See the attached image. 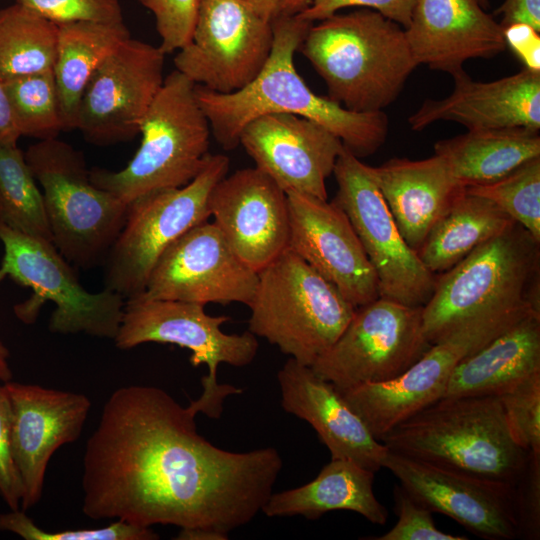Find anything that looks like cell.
I'll list each match as a JSON object with an SVG mask.
<instances>
[{"instance_id": "9a60e30c", "label": "cell", "mask_w": 540, "mask_h": 540, "mask_svg": "<svg viewBox=\"0 0 540 540\" xmlns=\"http://www.w3.org/2000/svg\"><path fill=\"white\" fill-rule=\"evenodd\" d=\"M272 23L241 0H200L190 42L174 57L196 85L228 94L251 83L273 46Z\"/></svg>"}, {"instance_id": "ffe728a7", "label": "cell", "mask_w": 540, "mask_h": 540, "mask_svg": "<svg viewBox=\"0 0 540 540\" xmlns=\"http://www.w3.org/2000/svg\"><path fill=\"white\" fill-rule=\"evenodd\" d=\"M288 248L332 283L355 308L380 296L376 272L344 211L333 201L286 193Z\"/></svg>"}, {"instance_id": "d590c367", "label": "cell", "mask_w": 540, "mask_h": 540, "mask_svg": "<svg viewBox=\"0 0 540 540\" xmlns=\"http://www.w3.org/2000/svg\"><path fill=\"white\" fill-rule=\"evenodd\" d=\"M0 531H7L25 540H156L159 535L151 527H141L115 520L100 528L47 531L21 509L0 513Z\"/></svg>"}, {"instance_id": "7dc6e473", "label": "cell", "mask_w": 540, "mask_h": 540, "mask_svg": "<svg viewBox=\"0 0 540 540\" xmlns=\"http://www.w3.org/2000/svg\"><path fill=\"white\" fill-rule=\"evenodd\" d=\"M256 13L269 22H273L281 14L282 0H241Z\"/></svg>"}, {"instance_id": "277c9868", "label": "cell", "mask_w": 540, "mask_h": 540, "mask_svg": "<svg viewBox=\"0 0 540 540\" xmlns=\"http://www.w3.org/2000/svg\"><path fill=\"white\" fill-rule=\"evenodd\" d=\"M389 451L514 485L527 457L498 396L442 397L379 439Z\"/></svg>"}, {"instance_id": "8992f818", "label": "cell", "mask_w": 540, "mask_h": 540, "mask_svg": "<svg viewBox=\"0 0 540 540\" xmlns=\"http://www.w3.org/2000/svg\"><path fill=\"white\" fill-rule=\"evenodd\" d=\"M540 241L515 222L438 274L422 324L432 344L476 315L539 303Z\"/></svg>"}, {"instance_id": "7402d4cb", "label": "cell", "mask_w": 540, "mask_h": 540, "mask_svg": "<svg viewBox=\"0 0 540 540\" xmlns=\"http://www.w3.org/2000/svg\"><path fill=\"white\" fill-rule=\"evenodd\" d=\"M210 212L236 255L255 272L288 247L287 194L256 167L222 178L210 195Z\"/></svg>"}, {"instance_id": "7bdbcfd3", "label": "cell", "mask_w": 540, "mask_h": 540, "mask_svg": "<svg viewBox=\"0 0 540 540\" xmlns=\"http://www.w3.org/2000/svg\"><path fill=\"white\" fill-rule=\"evenodd\" d=\"M0 496L10 510L20 509L23 485L12 454L11 408L2 382H0Z\"/></svg>"}, {"instance_id": "f35d334b", "label": "cell", "mask_w": 540, "mask_h": 540, "mask_svg": "<svg viewBox=\"0 0 540 540\" xmlns=\"http://www.w3.org/2000/svg\"><path fill=\"white\" fill-rule=\"evenodd\" d=\"M396 524L374 540H466V537L452 535L439 530L432 512L415 500L401 485L394 487Z\"/></svg>"}, {"instance_id": "2e32d148", "label": "cell", "mask_w": 540, "mask_h": 540, "mask_svg": "<svg viewBox=\"0 0 540 540\" xmlns=\"http://www.w3.org/2000/svg\"><path fill=\"white\" fill-rule=\"evenodd\" d=\"M165 54L159 47L124 41L95 70L81 99L77 129L99 146L133 139L159 92Z\"/></svg>"}, {"instance_id": "74e56055", "label": "cell", "mask_w": 540, "mask_h": 540, "mask_svg": "<svg viewBox=\"0 0 540 540\" xmlns=\"http://www.w3.org/2000/svg\"><path fill=\"white\" fill-rule=\"evenodd\" d=\"M152 12L166 54L186 46L192 37L200 0H139Z\"/></svg>"}, {"instance_id": "cb8c5ba5", "label": "cell", "mask_w": 540, "mask_h": 540, "mask_svg": "<svg viewBox=\"0 0 540 540\" xmlns=\"http://www.w3.org/2000/svg\"><path fill=\"white\" fill-rule=\"evenodd\" d=\"M405 35L418 65L451 76L476 58H493L507 45L503 28L478 0H417Z\"/></svg>"}, {"instance_id": "8fae6325", "label": "cell", "mask_w": 540, "mask_h": 540, "mask_svg": "<svg viewBox=\"0 0 540 540\" xmlns=\"http://www.w3.org/2000/svg\"><path fill=\"white\" fill-rule=\"evenodd\" d=\"M532 311L540 308L524 303L471 317L432 343L400 376L339 391L379 440L398 423L440 399L463 358Z\"/></svg>"}, {"instance_id": "484cf974", "label": "cell", "mask_w": 540, "mask_h": 540, "mask_svg": "<svg viewBox=\"0 0 540 540\" xmlns=\"http://www.w3.org/2000/svg\"><path fill=\"white\" fill-rule=\"evenodd\" d=\"M369 170L401 236L416 252L466 189L436 154L421 160L391 158Z\"/></svg>"}, {"instance_id": "e575fe53", "label": "cell", "mask_w": 540, "mask_h": 540, "mask_svg": "<svg viewBox=\"0 0 540 540\" xmlns=\"http://www.w3.org/2000/svg\"><path fill=\"white\" fill-rule=\"evenodd\" d=\"M466 191L492 201L540 241V156L494 182Z\"/></svg>"}, {"instance_id": "816d5d0a", "label": "cell", "mask_w": 540, "mask_h": 540, "mask_svg": "<svg viewBox=\"0 0 540 540\" xmlns=\"http://www.w3.org/2000/svg\"><path fill=\"white\" fill-rule=\"evenodd\" d=\"M478 1L481 4V6L485 9L489 6V0H478Z\"/></svg>"}, {"instance_id": "f6af8a7d", "label": "cell", "mask_w": 540, "mask_h": 540, "mask_svg": "<svg viewBox=\"0 0 540 540\" xmlns=\"http://www.w3.org/2000/svg\"><path fill=\"white\" fill-rule=\"evenodd\" d=\"M495 14L501 16L502 28L525 23L540 32V0H504Z\"/></svg>"}, {"instance_id": "60d3db41", "label": "cell", "mask_w": 540, "mask_h": 540, "mask_svg": "<svg viewBox=\"0 0 540 540\" xmlns=\"http://www.w3.org/2000/svg\"><path fill=\"white\" fill-rule=\"evenodd\" d=\"M517 538H540V453L529 451L513 485Z\"/></svg>"}, {"instance_id": "ab89813d", "label": "cell", "mask_w": 540, "mask_h": 540, "mask_svg": "<svg viewBox=\"0 0 540 540\" xmlns=\"http://www.w3.org/2000/svg\"><path fill=\"white\" fill-rule=\"evenodd\" d=\"M55 24L75 21L120 23L119 0H16Z\"/></svg>"}, {"instance_id": "f1b7e54d", "label": "cell", "mask_w": 540, "mask_h": 540, "mask_svg": "<svg viewBox=\"0 0 540 540\" xmlns=\"http://www.w3.org/2000/svg\"><path fill=\"white\" fill-rule=\"evenodd\" d=\"M434 154L465 188L494 182L540 156L539 130L525 127L468 130L439 140Z\"/></svg>"}, {"instance_id": "d4e9b609", "label": "cell", "mask_w": 540, "mask_h": 540, "mask_svg": "<svg viewBox=\"0 0 540 540\" xmlns=\"http://www.w3.org/2000/svg\"><path fill=\"white\" fill-rule=\"evenodd\" d=\"M452 78L454 87L447 97L426 99L409 116L412 130L421 131L437 121L457 122L467 130L540 129V72L524 68L483 82L473 80L464 70Z\"/></svg>"}, {"instance_id": "4316f807", "label": "cell", "mask_w": 540, "mask_h": 540, "mask_svg": "<svg viewBox=\"0 0 540 540\" xmlns=\"http://www.w3.org/2000/svg\"><path fill=\"white\" fill-rule=\"evenodd\" d=\"M538 371L540 311H532L463 358L442 397L499 396Z\"/></svg>"}, {"instance_id": "836d02e7", "label": "cell", "mask_w": 540, "mask_h": 540, "mask_svg": "<svg viewBox=\"0 0 540 540\" xmlns=\"http://www.w3.org/2000/svg\"><path fill=\"white\" fill-rule=\"evenodd\" d=\"M20 136L57 138L65 131L53 69L3 80Z\"/></svg>"}, {"instance_id": "7a4b0ae2", "label": "cell", "mask_w": 540, "mask_h": 540, "mask_svg": "<svg viewBox=\"0 0 540 540\" xmlns=\"http://www.w3.org/2000/svg\"><path fill=\"white\" fill-rule=\"evenodd\" d=\"M312 24L298 15L278 16L272 22L270 56L244 88L221 94L195 84V95L211 132L225 150L240 145V133L247 123L271 113L294 114L322 125L358 158L374 154L385 143L388 118L384 111H350L314 93L298 74L294 55Z\"/></svg>"}, {"instance_id": "bcb514c9", "label": "cell", "mask_w": 540, "mask_h": 540, "mask_svg": "<svg viewBox=\"0 0 540 540\" xmlns=\"http://www.w3.org/2000/svg\"><path fill=\"white\" fill-rule=\"evenodd\" d=\"M19 137L3 80L0 78V143H17Z\"/></svg>"}, {"instance_id": "e0dca14e", "label": "cell", "mask_w": 540, "mask_h": 540, "mask_svg": "<svg viewBox=\"0 0 540 540\" xmlns=\"http://www.w3.org/2000/svg\"><path fill=\"white\" fill-rule=\"evenodd\" d=\"M257 282L258 273L236 255L214 222L205 221L161 254L144 292L138 296L203 305L249 306Z\"/></svg>"}, {"instance_id": "6da1fadb", "label": "cell", "mask_w": 540, "mask_h": 540, "mask_svg": "<svg viewBox=\"0 0 540 540\" xmlns=\"http://www.w3.org/2000/svg\"><path fill=\"white\" fill-rule=\"evenodd\" d=\"M197 414L156 386L112 392L83 455V514L227 535L251 522L273 493L282 458L273 447L213 445L198 433Z\"/></svg>"}, {"instance_id": "d6986e66", "label": "cell", "mask_w": 540, "mask_h": 540, "mask_svg": "<svg viewBox=\"0 0 540 540\" xmlns=\"http://www.w3.org/2000/svg\"><path fill=\"white\" fill-rule=\"evenodd\" d=\"M11 408V447L27 511L42 497L48 463L61 446L78 440L90 399L81 393L12 380L4 383Z\"/></svg>"}, {"instance_id": "5b68a950", "label": "cell", "mask_w": 540, "mask_h": 540, "mask_svg": "<svg viewBox=\"0 0 540 540\" xmlns=\"http://www.w3.org/2000/svg\"><path fill=\"white\" fill-rule=\"evenodd\" d=\"M141 143L119 171L90 170L93 184L127 205L153 191L191 182L209 157L211 128L195 95V83L169 73L140 127Z\"/></svg>"}, {"instance_id": "f546056e", "label": "cell", "mask_w": 540, "mask_h": 540, "mask_svg": "<svg viewBox=\"0 0 540 540\" xmlns=\"http://www.w3.org/2000/svg\"><path fill=\"white\" fill-rule=\"evenodd\" d=\"M58 26L53 73L65 131L77 129L78 113L87 84L98 66L130 32L124 22L75 21Z\"/></svg>"}, {"instance_id": "8d00e7d4", "label": "cell", "mask_w": 540, "mask_h": 540, "mask_svg": "<svg viewBox=\"0 0 540 540\" xmlns=\"http://www.w3.org/2000/svg\"><path fill=\"white\" fill-rule=\"evenodd\" d=\"M498 397L515 442L527 452L540 453V371Z\"/></svg>"}, {"instance_id": "44dd1931", "label": "cell", "mask_w": 540, "mask_h": 540, "mask_svg": "<svg viewBox=\"0 0 540 540\" xmlns=\"http://www.w3.org/2000/svg\"><path fill=\"white\" fill-rule=\"evenodd\" d=\"M239 143L256 168L285 193L327 200L326 179L344 149L341 140L322 125L287 113L259 116L242 129Z\"/></svg>"}, {"instance_id": "603a6c76", "label": "cell", "mask_w": 540, "mask_h": 540, "mask_svg": "<svg viewBox=\"0 0 540 540\" xmlns=\"http://www.w3.org/2000/svg\"><path fill=\"white\" fill-rule=\"evenodd\" d=\"M277 379L282 408L314 428L331 459H348L374 473L383 468L388 448L331 382L293 358L284 363Z\"/></svg>"}, {"instance_id": "4fadbf2b", "label": "cell", "mask_w": 540, "mask_h": 540, "mask_svg": "<svg viewBox=\"0 0 540 540\" xmlns=\"http://www.w3.org/2000/svg\"><path fill=\"white\" fill-rule=\"evenodd\" d=\"M422 310L383 297L356 308L312 369L340 391L400 376L431 346L423 331Z\"/></svg>"}, {"instance_id": "5bb4252c", "label": "cell", "mask_w": 540, "mask_h": 540, "mask_svg": "<svg viewBox=\"0 0 540 540\" xmlns=\"http://www.w3.org/2000/svg\"><path fill=\"white\" fill-rule=\"evenodd\" d=\"M333 174L338 190L332 201L348 217L376 272L379 297L423 307L433 294L437 275L401 236L369 165L344 147Z\"/></svg>"}, {"instance_id": "3957f363", "label": "cell", "mask_w": 540, "mask_h": 540, "mask_svg": "<svg viewBox=\"0 0 540 540\" xmlns=\"http://www.w3.org/2000/svg\"><path fill=\"white\" fill-rule=\"evenodd\" d=\"M298 50L325 82L328 97L358 113L383 111L419 66L404 28L363 8L313 23Z\"/></svg>"}, {"instance_id": "1f68e13d", "label": "cell", "mask_w": 540, "mask_h": 540, "mask_svg": "<svg viewBox=\"0 0 540 540\" xmlns=\"http://www.w3.org/2000/svg\"><path fill=\"white\" fill-rule=\"evenodd\" d=\"M58 26L15 3L0 9V78L2 80L53 69Z\"/></svg>"}, {"instance_id": "d6a6232c", "label": "cell", "mask_w": 540, "mask_h": 540, "mask_svg": "<svg viewBox=\"0 0 540 540\" xmlns=\"http://www.w3.org/2000/svg\"><path fill=\"white\" fill-rule=\"evenodd\" d=\"M0 223L53 243L42 191L17 143H0Z\"/></svg>"}, {"instance_id": "83f0119b", "label": "cell", "mask_w": 540, "mask_h": 540, "mask_svg": "<svg viewBox=\"0 0 540 540\" xmlns=\"http://www.w3.org/2000/svg\"><path fill=\"white\" fill-rule=\"evenodd\" d=\"M375 473L348 459H331L316 478L297 488L272 493L261 512L268 517L320 518L335 510L356 512L383 525L388 510L373 492Z\"/></svg>"}, {"instance_id": "681fc988", "label": "cell", "mask_w": 540, "mask_h": 540, "mask_svg": "<svg viewBox=\"0 0 540 540\" xmlns=\"http://www.w3.org/2000/svg\"><path fill=\"white\" fill-rule=\"evenodd\" d=\"M10 352L0 339V382L5 383L12 380V370L9 365Z\"/></svg>"}, {"instance_id": "c3c4849f", "label": "cell", "mask_w": 540, "mask_h": 540, "mask_svg": "<svg viewBox=\"0 0 540 540\" xmlns=\"http://www.w3.org/2000/svg\"><path fill=\"white\" fill-rule=\"evenodd\" d=\"M228 538L227 534L201 528L180 529L175 537L178 540H226Z\"/></svg>"}, {"instance_id": "4dcf8cb0", "label": "cell", "mask_w": 540, "mask_h": 540, "mask_svg": "<svg viewBox=\"0 0 540 540\" xmlns=\"http://www.w3.org/2000/svg\"><path fill=\"white\" fill-rule=\"evenodd\" d=\"M515 221L492 201L465 191L432 228L417 254L438 275Z\"/></svg>"}, {"instance_id": "9c48e42d", "label": "cell", "mask_w": 540, "mask_h": 540, "mask_svg": "<svg viewBox=\"0 0 540 540\" xmlns=\"http://www.w3.org/2000/svg\"><path fill=\"white\" fill-rule=\"evenodd\" d=\"M4 255L0 281L9 276L32 289V295L14 306L15 316L33 324L42 306L53 302L48 328L56 334H78L114 339L118 333L126 299L104 288L87 291L70 264L52 242L12 230L0 223Z\"/></svg>"}, {"instance_id": "ba28073f", "label": "cell", "mask_w": 540, "mask_h": 540, "mask_svg": "<svg viewBox=\"0 0 540 540\" xmlns=\"http://www.w3.org/2000/svg\"><path fill=\"white\" fill-rule=\"evenodd\" d=\"M42 187L53 244L73 266L103 265L125 223L128 205L97 187L83 153L58 138L24 153Z\"/></svg>"}, {"instance_id": "7c38bea8", "label": "cell", "mask_w": 540, "mask_h": 540, "mask_svg": "<svg viewBox=\"0 0 540 540\" xmlns=\"http://www.w3.org/2000/svg\"><path fill=\"white\" fill-rule=\"evenodd\" d=\"M204 308L203 304L176 300L141 296L126 299L113 341L121 350L149 342L174 344L190 350L192 366L205 364L208 368L201 379L203 391L199 399L210 412H220L224 399L242 390L218 384L219 365L244 367L255 359L259 345L249 330L242 334L223 332L221 326L230 317L209 315Z\"/></svg>"}, {"instance_id": "30bf717a", "label": "cell", "mask_w": 540, "mask_h": 540, "mask_svg": "<svg viewBox=\"0 0 540 540\" xmlns=\"http://www.w3.org/2000/svg\"><path fill=\"white\" fill-rule=\"evenodd\" d=\"M229 165L226 155L210 153L201 172L185 186L153 191L130 202L103 263L104 288L125 299L143 293L161 254L188 230L208 221L211 192Z\"/></svg>"}, {"instance_id": "ac0fdd59", "label": "cell", "mask_w": 540, "mask_h": 540, "mask_svg": "<svg viewBox=\"0 0 540 540\" xmlns=\"http://www.w3.org/2000/svg\"><path fill=\"white\" fill-rule=\"evenodd\" d=\"M383 468L431 512L487 540L517 538L513 486L388 451Z\"/></svg>"}, {"instance_id": "f907efd6", "label": "cell", "mask_w": 540, "mask_h": 540, "mask_svg": "<svg viewBox=\"0 0 540 540\" xmlns=\"http://www.w3.org/2000/svg\"><path fill=\"white\" fill-rule=\"evenodd\" d=\"M313 0H282L280 15H296L306 9Z\"/></svg>"}, {"instance_id": "52a82bcc", "label": "cell", "mask_w": 540, "mask_h": 540, "mask_svg": "<svg viewBox=\"0 0 540 540\" xmlns=\"http://www.w3.org/2000/svg\"><path fill=\"white\" fill-rule=\"evenodd\" d=\"M248 307V330L307 366L331 348L356 309L288 247L258 272Z\"/></svg>"}, {"instance_id": "ee69618b", "label": "cell", "mask_w": 540, "mask_h": 540, "mask_svg": "<svg viewBox=\"0 0 540 540\" xmlns=\"http://www.w3.org/2000/svg\"><path fill=\"white\" fill-rule=\"evenodd\" d=\"M503 36L525 68L540 72V32L525 23H514L503 28Z\"/></svg>"}, {"instance_id": "b9f144b4", "label": "cell", "mask_w": 540, "mask_h": 540, "mask_svg": "<svg viewBox=\"0 0 540 540\" xmlns=\"http://www.w3.org/2000/svg\"><path fill=\"white\" fill-rule=\"evenodd\" d=\"M416 3L417 0H313L306 9L296 15L314 23L342 9L358 7L376 11L405 29L410 23Z\"/></svg>"}]
</instances>
